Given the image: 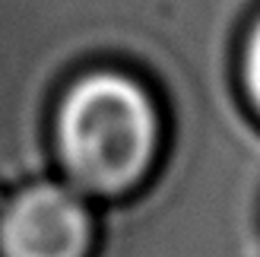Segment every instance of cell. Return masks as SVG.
<instances>
[{
  "instance_id": "6da1fadb",
  "label": "cell",
  "mask_w": 260,
  "mask_h": 257,
  "mask_svg": "<svg viewBox=\"0 0 260 257\" xmlns=\"http://www.w3.org/2000/svg\"><path fill=\"white\" fill-rule=\"evenodd\" d=\"M54 172L99 207L140 194L165 159V102L137 67L92 60L51 102Z\"/></svg>"
},
{
  "instance_id": "7a4b0ae2",
  "label": "cell",
  "mask_w": 260,
  "mask_h": 257,
  "mask_svg": "<svg viewBox=\"0 0 260 257\" xmlns=\"http://www.w3.org/2000/svg\"><path fill=\"white\" fill-rule=\"evenodd\" d=\"M102 210L57 175L13 187L0 203V257H95Z\"/></svg>"
},
{
  "instance_id": "3957f363",
  "label": "cell",
  "mask_w": 260,
  "mask_h": 257,
  "mask_svg": "<svg viewBox=\"0 0 260 257\" xmlns=\"http://www.w3.org/2000/svg\"><path fill=\"white\" fill-rule=\"evenodd\" d=\"M235 76H238V86H241V95L248 102V108L260 118V10L254 13V19L248 22V29L241 35Z\"/></svg>"
}]
</instances>
